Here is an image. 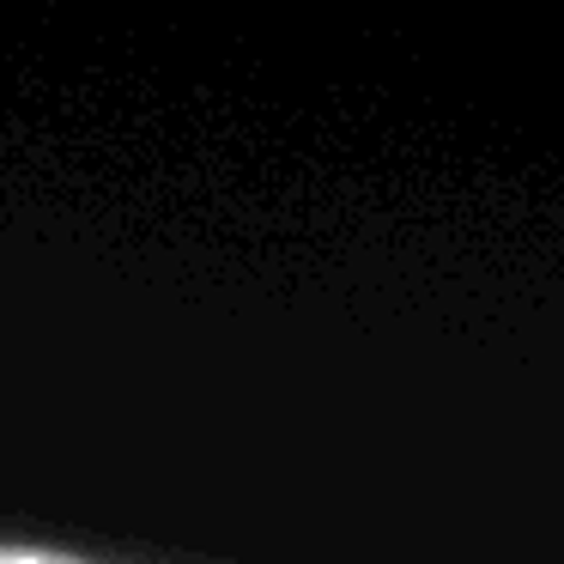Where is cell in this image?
<instances>
[{
	"instance_id": "1",
	"label": "cell",
	"mask_w": 564,
	"mask_h": 564,
	"mask_svg": "<svg viewBox=\"0 0 564 564\" xmlns=\"http://www.w3.org/2000/svg\"><path fill=\"white\" fill-rule=\"evenodd\" d=\"M0 564H207V558L159 552L147 540L55 534V528H7L0 522Z\"/></svg>"
}]
</instances>
